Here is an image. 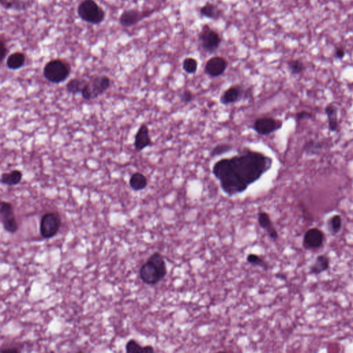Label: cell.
<instances>
[{
    "label": "cell",
    "instance_id": "1",
    "mask_svg": "<svg viewBox=\"0 0 353 353\" xmlns=\"http://www.w3.org/2000/svg\"><path fill=\"white\" fill-rule=\"evenodd\" d=\"M272 160L264 153L244 149L231 159H222L213 167L224 193L234 196L246 191L271 169Z\"/></svg>",
    "mask_w": 353,
    "mask_h": 353
},
{
    "label": "cell",
    "instance_id": "2",
    "mask_svg": "<svg viewBox=\"0 0 353 353\" xmlns=\"http://www.w3.org/2000/svg\"><path fill=\"white\" fill-rule=\"evenodd\" d=\"M167 274V266L161 253L156 252L151 255L139 270V275L144 283L155 285L161 281Z\"/></svg>",
    "mask_w": 353,
    "mask_h": 353
},
{
    "label": "cell",
    "instance_id": "3",
    "mask_svg": "<svg viewBox=\"0 0 353 353\" xmlns=\"http://www.w3.org/2000/svg\"><path fill=\"white\" fill-rule=\"evenodd\" d=\"M78 14L84 22L93 25L102 23L106 16L104 9L94 0H83L78 6Z\"/></svg>",
    "mask_w": 353,
    "mask_h": 353
},
{
    "label": "cell",
    "instance_id": "4",
    "mask_svg": "<svg viewBox=\"0 0 353 353\" xmlns=\"http://www.w3.org/2000/svg\"><path fill=\"white\" fill-rule=\"evenodd\" d=\"M70 73V65L62 59H56L48 61L44 68V77L48 82L61 83L68 78Z\"/></svg>",
    "mask_w": 353,
    "mask_h": 353
},
{
    "label": "cell",
    "instance_id": "5",
    "mask_svg": "<svg viewBox=\"0 0 353 353\" xmlns=\"http://www.w3.org/2000/svg\"><path fill=\"white\" fill-rule=\"evenodd\" d=\"M198 37L201 47L208 53L216 51L221 44L222 37L219 33L216 30L211 29L208 24L203 26Z\"/></svg>",
    "mask_w": 353,
    "mask_h": 353
},
{
    "label": "cell",
    "instance_id": "6",
    "mask_svg": "<svg viewBox=\"0 0 353 353\" xmlns=\"http://www.w3.org/2000/svg\"><path fill=\"white\" fill-rule=\"evenodd\" d=\"M61 218L57 213L44 214L40 221V234L44 239H49L59 232L61 227Z\"/></svg>",
    "mask_w": 353,
    "mask_h": 353
},
{
    "label": "cell",
    "instance_id": "7",
    "mask_svg": "<svg viewBox=\"0 0 353 353\" xmlns=\"http://www.w3.org/2000/svg\"><path fill=\"white\" fill-rule=\"evenodd\" d=\"M253 93L251 88L244 89L242 86L235 85L232 86L226 90L220 97V103L223 105H229L238 102L242 99L251 98V94Z\"/></svg>",
    "mask_w": 353,
    "mask_h": 353
},
{
    "label": "cell",
    "instance_id": "8",
    "mask_svg": "<svg viewBox=\"0 0 353 353\" xmlns=\"http://www.w3.org/2000/svg\"><path fill=\"white\" fill-rule=\"evenodd\" d=\"M283 122L280 119L271 117H262L255 119L253 125V130L260 135H269L281 129Z\"/></svg>",
    "mask_w": 353,
    "mask_h": 353
},
{
    "label": "cell",
    "instance_id": "9",
    "mask_svg": "<svg viewBox=\"0 0 353 353\" xmlns=\"http://www.w3.org/2000/svg\"><path fill=\"white\" fill-rule=\"evenodd\" d=\"M1 221L4 229L10 233H16L18 230V224L17 222L14 209L11 203L7 201L1 203Z\"/></svg>",
    "mask_w": 353,
    "mask_h": 353
},
{
    "label": "cell",
    "instance_id": "10",
    "mask_svg": "<svg viewBox=\"0 0 353 353\" xmlns=\"http://www.w3.org/2000/svg\"><path fill=\"white\" fill-rule=\"evenodd\" d=\"M153 12H154L153 10L140 11L136 9H130L122 13L119 17V22L122 27H132L139 23L144 19L151 16Z\"/></svg>",
    "mask_w": 353,
    "mask_h": 353
},
{
    "label": "cell",
    "instance_id": "11",
    "mask_svg": "<svg viewBox=\"0 0 353 353\" xmlns=\"http://www.w3.org/2000/svg\"><path fill=\"white\" fill-rule=\"evenodd\" d=\"M228 67L227 59L220 56L212 57L206 63L204 72L211 78H218L224 74Z\"/></svg>",
    "mask_w": 353,
    "mask_h": 353
},
{
    "label": "cell",
    "instance_id": "12",
    "mask_svg": "<svg viewBox=\"0 0 353 353\" xmlns=\"http://www.w3.org/2000/svg\"><path fill=\"white\" fill-rule=\"evenodd\" d=\"M324 241V235L322 231L313 228L306 231L304 237L303 245L306 249H317L322 246Z\"/></svg>",
    "mask_w": 353,
    "mask_h": 353
},
{
    "label": "cell",
    "instance_id": "13",
    "mask_svg": "<svg viewBox=\"0 0 353 353\" xmlns=\"http://www.w3.org/2000/svg\"><path fill=\"white\" fill-rule=\"evenodd\" d=\"M89 85L92 92L93 99H95L103 94L109 89L111 80L105 76L95 77L89 82Z\"/></svg>",
    "mask_w": 353,
    "mask_h": 353
},
{
    "label": "cell",
    "instance_id": "14",
    "mask_svg": "<svg viewBox=\"0 0 353 353\" xmlns=\"http://www.w3.org/2000/svg\"><path fill=\"white\" fill-rule=\"evenodd\" d=\"M257 220H258V223L261 229L266 231L267 234L268 235L270 238L274 242L277 241L279 238V234H278L277 230L274 227L270 216L264 211H260L257 215Z\"/></svg>",
    "mask_w": 353,
    "mask_h": 353
},
{
    "label": "cell",
    "instance_id": "15",
    "mask_svg": "<svg viewBox=\"0 0 353 353\" xmlns=\"http://www.w3.org/2000/svg\"><path fill=\"white\" fill-rule=\"evenodd\" d=\"M151 145L149 130L147 125L143 124L137 130L134 138V147L137 151H141Z\"/></svg>",
    "mask_w": 353,
    "mask_h": 353
},
{
    "label": "cell",
    "instance_id": "16",
    "mask_svg": "<svg viewBox=\"0 0 353 353\" xmlns=\"http://www.w3.org/2000/svg\"><path fill=\"white\" fill-rule=\"evenodd\" d=\"M325 113L328 119V130L331 132H337L339 128L337 106L332 103L328 104L325 108Z\"/></svg>",
    "mask_w": 353,
    "mask_h": 353
},
{
    "label": "cell",
    "instance_id": "17",
    "mask_svg": "<svg viewBox=\"0 0 353 353\" xmlns=\"http://www.w3.org/2000/svg\"><path fill=\"white\" fill-rule=\"evenodd\" d=\"M26 56L21 52H15L9 56L7 60V67L11 70H18L24 66Z\"/></svg>",
    "mask_w": 353,
    "mask_h": 353
},
{
    "label": "cell",
    "instance_id": "18",
    "mask_svg": "<svg viewBox=\"0 0 353 353\" xmlns=\"http://www.w3.org/2000/svg\"><path fill=\"white\" fill-rule=\"evenodd\" d=\"M200 14L207 18L218 20L222 16L223 11L214 4L206 3L200 9Z\"/></svg>",
    "mask_w": 353,
    "mask_h": 353
},
{
    "label": "cell",
    "instance_id": "19",
    "mask_svg": "<svg viewBox=\"0 0 353 353\" xmlns=\"http://www.w3.org/2000/svg\"><path fill=\"white\" fill-rule=\"evenodd\" d=\"M329 265V258L327 256L319 255L317 257L315 263L312 265L310 270L312 274H319L328 270Z\"/></svg>",
    "mask_w": 353,
    "mask_h": 353
},
{
    "label": "cell",
    "instance_id": "20",
    "mask_svg": "<svg viewBox=\"0 0 353 353\" xmlns=\"http://www.w3.org/2000/svg\"><path fill=\"white\" fill-rule=\"evenodd\" d=\"M325 143L320 140L310 139L304 145V151L310 156L317 155L324 149Z\"/></svg>",
    "mask_w": 353,
    "mask_h": 353
},
{
    "label": "cell",
    "instance_id": "21",
    "mask_svg": "<svg viewBox=\"0 0 353 353\" xmlns=\"http://www.w3.org/2000/svg\"><path fill=\"white\" fill-rule=\"evenodd\" d=\"M22 173L21 171L16 170L9 173H5L1 178V182L3 184L7 186H16L21 182Z\"/></svg>",
    "mask_w": 353,
    "mask_h": 353
},
{
    "label": "cell",
    "instance_id": "22",
    "mask_svg": "<svg viewBox=\"0 0 353 353\" xmlns=\"http://www.w3.org/2000/svg\"><path fill=\"white\" fill-rule=\"evenodd\" d=\"M148 180L145 175L141 173H135L130 179V186L134 190H142L147 187Z\"/></svg>",
    "mask_w": 353,
    "mask_h": 353
},
{
    "label": "cell",
    "instance_id": "23",
    "mask_svg": "<svg viewBox=\"0 0 353 353\" xmlns=\"http://www.w3.org/2000/svg\"><path fill=\"white\" fill-rule=\"evenodd\" d=\"M126 351L128 353H153L155 350L151 345H146V346L143 347L135 340L130 339L126 343Z\"/></svg>",
    "mask_w": 353,
    "mask_h": 353
},
{
    "label": "cell",
    "instance_id": "24",
    "mask_svg": "<svg viewBox=\"0 0 353 353\" xmlns=\"http://www.w3.org/2000/svg\"><path fill=\"white\" fill-rule=\"evenodd\" d=\"M87 84L88 82L86 81L85 80L74 78L68 82L66 85V89L69 92L73 93V94H76V93H82V90Z\"/></svg>",
    "mask_w": 353,
    "mask_h": 353
},
{
    "label": "cell",
    "instance_id": "25",
    "mask_svg": "<svg viewBox=\"0 0 353 353\" xmlns=\"http://www.w3.org/2000/svg\"><path fill=\"white\" fill-rule=\"evenodd\" d=\"M1 5L5 9L22 11L27 8L28 3L23 0H1Z\"/></svg>",
    "mask_w": 353,
    "mask_h": 353
},
{
    "label": "cell",
    "instance_id": "26",
    "mask_svg": "<svg viewBox=\"0 0 353 353\" xmlns=\"http://www.w3.org/2000/svg\"><path fill=\"white\" fill-rule=\"evenodd\" d=\"M288 68L293 75H300L305 70L306 66L300 59H291L288 61Z\"/></svg>",
    "mask_w": 353,
    "mask_h": 353
},
{
    "label": "cell",
    "instance_id": "27",
    "mask_svg": "<svg viewBox=\"0 0 353 353\" xmlns=\"http://www.w3.org/2000/svg\"><path fill=\"white\" fill-rule=\"evenodd\" d=\"M233 150L232 145H229V144H220L211 150L210 156L211 158H216V157L221 156L226 153L231 152Z\"/></svg>",
    "mask_w": 353,
    "mask_h": 353
},
{
    "label": "cell",
    "instance_id": "28",
    "mask_svg": "<svg viewBox=\"0 0 353 353\" xmlns=\"http://www.w3.org/2000/svg\"><path fill=\"white\" fill-rule=\"evenodd\" d=\"M183 69L188 74H195L197 72L198 62L195 59L192 57H188L183 61Z\"/></svg>",
    "mask_w": 353,
    "mask_h": 353
},
{
    "label": "cell",
    "instance_id": "29",
    "mask_svg": "<svg viewBox=\"0 0 353 353\" xmlns=\"http://www.w3.org/2000/svg\"><path fill=\"white\" fill-rule=\"evenodd\" d=\"M342 227V219L339 215H335L332 216L328 222V227H329L330 232L332 233H339Z\"/></svg>",
    "mask_w": 353,
    "mask_h": 353
},
{
    "label": "cell",
    "instance_id": "30",
    "mask_svg": "<svg viewBox=\"0 0 353 353\" xmlns=\"http://www.w3.org/2000/svg\"><path fill=\"white\" fill-rule=\"evenodd\" d=\"M246 259H247V261L249 264L253 265V266H259L266 269L268 268V264H267L266 261L262 258H261L259 255H255V254H249L247 256Z\"/></svg>",
    "mask_w": 353,
    "mask_h": 353
},
{
    "label": "cell",
    "instance_id": "31",
    "mask_svg": "<svg viewBox=\"0 0 353 353\" xmlns=\"http://www.w3.org/2000/svg\"><path fill=\"white\" fill-rule=\"evenodd\" d=\"M195 96L193 93L189 90H185L181 95H179V99L181 102L184 104H189L195 100Z\"/></svg>",
    "mask_w": 353,
    "mask_h": 353
},
{
    "label": "cell",
    "instance_id": "32",
    "mask_svg": "<svg viewBox=\"0 0 353 353\" xmlns=\"http://www.w3.org/2000/svg\"><path fill=\"white\" fill-rule=\"evenodd\" d=\"M314 118V115L312 112L307 111H301L298 112L295 115V119L298 121L309 120Z\"/></svg>",
    "mask_w": 353,
    "mask_h": 353
},
{
    "label": "cell",
    "instance_id": "33",
    "mask_svg": "<svg viewBox=\"0 0 353 353\" xmlns=\"http://www.w3.org/2000/svg\"><path fill=\"white\" fill-rule=\"evenodd\" d=\"M8 52L9 49L7 48L5 41L2 37L1 40H0V61H1V62H3Z\"/></svg>",
    "mask_w": 353,
    "mask_h": 353
},
{
    "label": "cell",
    "instance_id": "34",
    "mask_svg": "<svg viewBox=\"0 0 353 353\" xmlns=\"http://www.w3.org/2000/svg\"><path fill=\"white\" fill-rule=\"evenodd\" d=\"M82 98L86 100H91L93 99L92 92H91V88H90L89 82H88L87 85L84 88L82 91Z\"/></svg>",
    "mask_w": 353,
    "mask_h": 353
},
{
    "label": "cell",
    "instance_id": "35",
    "mask_svg": "<svg viewBox=\"0 0 353 353\" xmlns=\"http://www.w3.org/2000/svg\"><path fill=\"white\" fill-rule=\"evenodd\" d=\"M335 55L337 59H343L345 55V48L343 46H337L335 50Z\"/></svg>",
    "mask_w": 353,
    "mask_h": 353
},
{
    "label": "cell",
    "instance_id": "36",
    "mask_svg": "<svg viewBox=\"0 0 353 353\" xmlns=\"http://www.w3.org/2000/svg\"><path fill=\"white\" fill-rule=\"evenodd\" d=\"M20 351L18 350V348H10V349H5V350H3L1 351L2 353H9V352H20Z\"/></svg>",
    "mask_w": 353,
    "mask_h": 353
}]
</instances>
